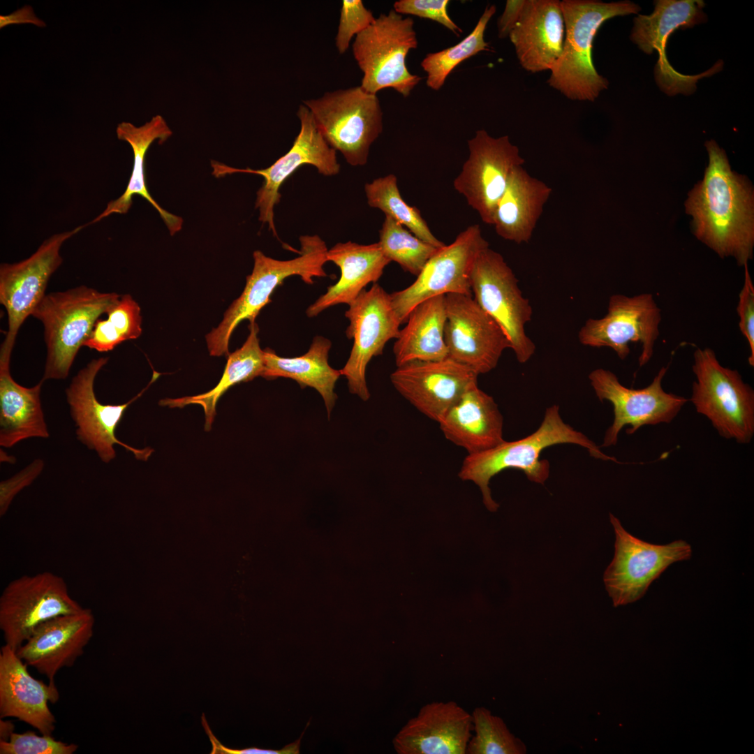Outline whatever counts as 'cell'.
<instances>
[{
    "label": "cell",
    "mask_w": 754,
    "mask_h": 754,
    "mask_svg": "<svg viewBox=\"0 0 754 754\" xmlns=\"http://www.w3.org/2000/svg\"><path fill=\"white\" fill-rule=\"evenodd\" d=\"M120 296L86 286L45 295L31 314L44 327L47 356L43 381L67 378L95 323Z\"/></svg>",
    "instance_id": "5b68a950"
},
{
    "label": "cell",
    "mask_w": 754,
    "mask_h": 754,
    "mask_svg": "<svg viewBox=\"0 0 754 754\" xmlns=\"http://www.w3.org/2000/svg\"><path fill=\"white\" fill-rule=\"evenodd\" d=\"M84 224L45 239L28 258L0 266V303L8 315V330L0 349V364H10L18 331L45 297L50 278L62 263L60 249Z\"/></svg>",
    "instance_id": "8fae6325"
},
{
    "label": "cell",
    "mask_w": 754,
    "mask_h": 754,
    "mask_svg": "<svg viewBox=\"0 0 754 754\" xmlns=\"http://www.w3.org/2000/svg\"><path fill=\"white\" fill-rule=\"evenodd\" d=\"M478 376L448 357L436 361L415 360L397 367L390 380L416 409L439 422L465 392L478 384Z\"/></svg>",
    "instance_id": "7402d4cb"
},
{
    "label": "cell",
    "mask_w": 754,
    "mask_h": 754,
    "mask_svg": "<svg viewBox=\"0 0 754 754\" xmlns=\"http://www.w3.org/2000/svg\"><path fill=\"white\" fill-rule=\"evenodd\" d=\"M561 6L565 25L563 51L547 82L569 99L594 101L608 87L607 80L597 72L593 61L598 31L607 20L637 14L641 8L628 1L563 0Z\"/></svg>",
    "instance_id": "3957f363"
},
{
    "label": "cell",
    "mask_w": 754,
    "mask_h": 754,
    "mask_svg": "<svg viewBox=\"0 0 754 754\" xmlns=\"http://www.w3.org/2000/svg\"><path fill=\"white\" fill-rule=\"evenodd\" d=\"M378 243L390 262L398 263L404 271L416 276L441 249L418 238L388 216H385L379 230Z\"/></svg>",
    "instance_id": "74e56055"
},
{
    "label": "cell",
    "mask_w": 754,
    "mask_h": 754,
    "mask_svg": "<svg viewBox=\"0 0 754 754\" xmlns=\"http://www.w3.org/2000/svg\"><path fill=\"white\" fill-rule=\"evenodd\" d=\"M300 131L292 147L269 167L261 170L238 169L216 161H211L212 175L217 178L237 172L261 175L264 182L256 194L255 207L259 210V221L267 223L273 235L278 237L274 221V209L281 200L279 189L283 182L300 167L314 166L319 173L333 176L340 171L336 150L332 148L320 133L310 110L300 105L297 112Z\"/></svg>",
    "instance_id": "4fadbf2b"
},
{
    "label": "cell",
    "mask_w": 754,
    "mask_h": 754,
    "mask_svg": "<svg viewBox=\"0 0 754 754\" xmlns=\"http://www.w3.org/2000/svg\"><path fill=\"white\" fill-rule=\"evenodd\" d=\"M489 247L478 224L467 227L454 241L439 249L428 260L415 281L407 288L390 294L401 322L419 303L450 293L471 295V275L479 254Z\"/></svg>",
    "instance_id": "9a60e30c"
},
{
    "label": "cell",
    "mask_w": 754,
    "mask_h": 754,
    "mask_svg": "<svg viewBox=\"0 0 754 754\" xmlns=\"http://www.w3.org/2000/svg\"><path fill=\"white\" fill-rule=\"evenodd\" d=\"M17 652L5 644L0 651V718L13 717L42 734H52L56 718L48 703H55L59 693L55 683L33 677Z\"/></svg>",
    "instance_id": "d4e9b609"
},
{
    "label": "cell",
    "mask_w": 754,
    "mask_h": 754,
    "mask_svg": "<svg viewBox=\"0 0 754 754\" xmlns=\"http://www.w3.org/2000/svg\"><path fill=\"white\" fill-rule=\"evenodd\" d=\"M108 360V357H102L90 361L73 377L66 390L70 413L76 427L77 438L87 448L95 451L105 464L110 463L116 457L114 444L120 445L132 452L136 459L146 461L154 452L152 448L137 449L131 447L117 439L115 431L128 406L144 393L159 374L154 371L148 385L129 401L119 405L104 404L96 397L94 381Z\"/></svg>",
    "instance_id": "ac0fdd59"
},
{
    "label": "cell",
    "mask_w": 754,
    "mask_h": 754,
    "mask_svg": "<svg viewBox=\"0 0 754 754\" xmlns=\"http://www.w3.org/2000/svg\"><path fill=\"white\" fill-rule=\"evenodd\" d=\"M445 437L468 454L504 441L503 418L492 397L475 384L467 390L438 422Z\"/></svg>",
    "instance_id": "4316f807"
},
{
    "label": "cell",
    "mask_w": 754,
    "mask_h": 754,
    "mask_svg": "<svg viewBox=\"0 0 754 754\" xmlns=\"http://www.w3.org/2000/svg\"><path fill=\"white\" fill-rule=\"evenodd\" d=\"M117 138L127 142L133 152L132 172L125 191L116 200L108 203L98 216L88 223V226L100 221L112 214H126L133 203V197L139 195L147 200L158 212L171 235L179 232L183 219L162 208L150 195L145 181V162L146 153L156 140L162 144L172 134L163 117L157 114L142 126H135L129 122H121L116 128Z\"/></svg>",
    "instance_id": "f1b7e54d"
},
{
    "label": "cell",
    "mask_w": 754,
    "mask_h": 754,
    "mask_svg": "<svg viewBox=\"0 0 754 754\" xmlns=\"http://www.w3.org/2000/svg\"><path fill=\"white\" fill-rule=\"evenodd\" d=\"M445 295L417 304L409 313L393 346L397 367L407 362L436 361L448 356L444 340Z\"/></svg>",
    "instance_id": "d6a6232c"
},
{
    "label": "cell",
    "mask_w": 754,
    "mask_h": 754,
    "mask_svg": "<svg viewBox=\"0 0 754 754\" xmlns=\"http://www.w3.org/2000/svg\"><path fill=\"white\" fill-rule=\"evenodd\" d=\"M709 164L703 179L688 193L686 212L696 237L722 258L744 266L753 258L754 194L744 177L734 172L723 149L706 142Z\"/></svg>",
    "instance_id": "6da1fadb"
},
{
    "label": "cell",
    "mask_w": 754,
    "mask_h": 754,
    "mask_svg": "<svg viewBox=\"0 0 754 754\" xmlns=\"http://www.w3.org/2000/svg\"><path fill=\"white\" fill-rule=\"evenodd\" d=\"M42 380L26 387L13 380L10 364H0V445L11 448L29 438L50 436L40 401Z\"/></svg>",
    "instance_id": "1f68e13d"
},
{
    "label": "cell",
    "mask_w": 754,
    "mask_h": 754,
    "mask_svg": "<svg viewBox=\"0 0 754 754\" xmlns=\"http://www.w3.org/2000/svg\"><path fill=\"white\" fill-rule=\"evenodd\" d=\"M14 730L15 725L11 721L0 718V741H8Z\"/></svg>",
    "instance_id": "c3c4849f"
},
{
    "label": "cell",
    "mask_w": 754,
    "mask_h": 754,
    "mask_svg": "<svg viewBox=\"0 0 754 754\" xmlns=\"http://www.w3.org/2000/svg\"><path fill=\"white\" fill-rule=\"evenodd\" d=\"M475 735L467 746L468 754H524V742L512 734L505 722L487 709L476 707L472 713Z\"/></svg>",
    "instance_id": "f35d334b"
},
{
    "label": "cell",
    "mask_w": 754,
    "mask_h": 754,
    "mask_svg": "<svg viewBox=\"0 0 754 754\" xmlns=\"http://www.w3.org/2000/svg\"><path fill=\"white\" fill-rule=\"evenodd\" d=\"M471 286L473 299L507 335L518 362H528L535 351L525 331L533 309L501 253L488 247L479 254L472 269Z\"/></svg>",
    "instance_id": "9c48e42d"
},
{
    "label": "cell",
    "mask_w": 754,
    "mask_h": 754,
    "mask_svg": "<svg viewBox=\"0 0 754 754\" xmlns=\"http://www.w3.org/2000/svg\"><path fill=\"white\" fill-rule=\"evenodd\" d=\"M654 5L651 14H639L634 18L630 39L646 54L658 52L655 77L661 90L670 96L690 94L695 91L697 81L716 73L720 64L700 75H683L671 66L665 48L675 30L691 28L707 20L703 11L705 3L702 0H657Z\"/></svg>",
    "instance_id": "ffe728a7"
},
{
    "label": "cell",
    "mask_w": 754,
    "mask_h": 754,
    "mask_svg": "<svg viewBox=\"0 0 754 754\" xmlns=\"http://www.w3.org/2000/svg\"><path fill=\"white\" fill-rule=\"evenodd\" d=\"M40 459L34 460L25 468L0 483V515L3 516L15 496L24 487L30 485L43 468Z\"/></svg>",
    "instance_id": "ee69618b"
},
{
    "label": "cell",
    "mask_w": 754,
    "mask_h": 754,
    "mask_svg": "<svg viewBox=\"0 0 754 754\" xmlns=\"http://www.w3.org/2000/svg\"><path fill=\"white\" fill-rule=\"evenodd\" d=\"M661 320L660 309L652 294H615L609 297L607 313L601 318L588 319L578 338L584 346L612 349L621 360L628 356L630 343H640L638 362L643 367L653 356Z\"/></svg>",
    "instance_id": "d6986e66"
},
{
    "label": "cell",
    "mask_w": 754,
    "mask_h": 754,
    "mask_svg": "<svg viewBox=\"0 0 754 754\" xmlns=\"http://www.w3.org/2000/svg\"><path fill=\"white\" fill-rule=\"evenodd\" d=\"M472 715L454 701L421 707L393 739L399 754H465L471 737Z\"/></svg>",
    "instance_id": "cb8c5ba5"
},
{
    "label": "cell",
    "mask_w": 754,
    "mask_h": 754,
    "mask_svg": "<svg viewBox=\"0 0 754 754\" xmlns=\"http://www.w3.org/2000/svg\"><path fill=\"white\" fill-rule=\"evenodd\" d=\"M552 192L522 166L512 172L494 214L496 234L518 244L528 243Z\"/></svg>",
    "instance_id": "f546056e"
},
{
    "label": "cell",
    "mask_w": 754,
    "mask_h": 754,
    "mask_svg": "<svg viewBox=\"0 0 754 754\" xmlns=\"http://www.w3.org/2000/svg\"><path fill=\"white\" fill-rule=\"evenodd\" d=\"M561 443L578 445L594 458L620 463L614 457L603 453L586 435L564 422L559 406L554 405L546 409L542 422L533 433L517 441H504L487 450L468 454L458 475L463 480L475 483L481 490L486 508L495 512L498 504L491 496V478L503 470L515 468L522 471L529 480L543 484L549 475V463L540 459V454L545 448Z\"/></svg>",
    "instance_id": "7a4b0ae2"
},
{
    "label": "cell",
    "mask_w": 754,
    "mask_h": 754,
    "mask_svg": "<svg viewBox=\"0 0 754 754\" xmlns=\"http://www.w3.org/2000/svg\"><path fill=\"white\" fill-rule=\"evenodd\" d=\"M445 305L444 340L448 357L478 375L494 369L503 352L510 348L500 325L471 295H445Z\"/></svg>",
    "instance_id": "44dd1931"
},
{
    "label": "cell",
    "mask_w": 754,
    "mask_h": 754,
    "mask_svg": "<svg viewBox=\"0 0 754 754\" xmlns=\"http://www.w3.org/2000/svg\"><path fill=\"white\" fill-rule=\"evenodd\" d=\"M202 725L212 744L211 754H298L302 735L295 741L286 745L280 750L258 748L256 747L243 749H232L223 746L214 736L204 714L202 715Z\"/></svg>",
    "instance_id": "f6af8a7d"
},
{
    "label": "cell",
    "mask_w": 754,
    "mask_h": 754,
    "mask_svg": "<svg viewBox=\"0 0 754 754\" xmlns=\"http://www.w3.org/2000/svg\"><path fill=\"white\" fill-rule=\"evenodd\" d=\"M332 346L330 339L320 335L314 337L308 351L294 357H281L270 349L263 350L264 369L261 376L267 380L278 378L296 381L301 388L315 389L323 398L328 417L337 399L334 392L336 383L341 375L328 362Z\"/></svg>",
    "instance_id": "4dcf8cb0"
},
{
    "label": "cell",
    "mask_w": 754,
    "mask_h": 754,
    "mask_svg": "<svg viewBox=\"0 0 754 754\" xmlns=\"http://www.w3.org/2000/svg\"><path fill=\"white\" fill-rule=\"evenodd\" d=\"M564 36L560 1L526 0L508 37L522 67L538 73L551 71L562 53Z\"/></svg>",
    "instance_id": "484cf974"
},
{
    "label": "cell",
    "mask_w": 754,
    "mask_h": 754,
    "mask_svg": "<svg viewBox=\"0 0 754 754\" xmlns=\"http://www.w3.org/2000/svg\"><path fill=\"white\" fill-rule=\"evenodd\" d=\"M327 261L341 270V276L327 287L306 310L309 318H314L324 310L339 304L349 305L370 283H375L390 263L378 242L360 244L353 242L337 243L327 254Z\"/></svg>",
    "instance_id": "83f0119b"
},
{
    "label": "cell",
    "mask_w": 754,
    "mask_h": 754,
    "mask_svg": "<svg viewBox=\"0 0 754 754\" xmlns=\"http://www.w3.org/2000/svg\"><path fill=\"white\" fill-rule=\"evenodd\" d=\"M249 328L246 341L240 348L228 355L223 376L213 389L198 395L164 399L159 404L170 408H183L189 404L201 406L205 413V430L209 431L216 415L217 401L223 393L237 383L261 376L263 371V350L260 348L258 337V326L255 322L251 323Z\"/></svg>",
    "instance_id": "836d02e7"
},
{
    "label": "cell",
    "mask_w": 754,
    "mask_h": 754,
    "mask_svg": "<svg viewBox=\"0 0 754 754\" xmlns=\"http://www.w3.org/2000/svg\"><path fill=\"white\" fill-rule=\"evenodd\" d=\"M95 618L92 611L63 614L39 625L17 650L28 665L54 683L57 673L74 665L94 635Z\"/></svg>",
    "instance_id": "603a6c76"
},
{
    "label": "cell",
    "mask_w": 754,
    "mask_h": 754,
    "mask_svg": "<svg viewBox=\"0 0 754 754\" xmlns=\"http://www.w3.org/2000/svg\"><path fill=\"white\" fill-rule=\"evenodd\" d=\"M348 306L345 316L350 323L346 334L353 339V345L340 372L348 381L349 392L367 401L370 398L367 365L374 357L383 353L387 341L399 337L401 324L390 294L377 283L363 290Z\"/></svg>",
    "instance_id": "5bb4252c"
},
{
    "label": "cell",
    "mask_w": 754,
    "mask_h": 754,
    "mask_svg": "<svg viewBox=\"0 0 754 754\" xmlns=\"http://www.w3.org/2000/svg\"><path fill=\"white\" fill-rule=\"evenodd\" d=\"M82 607L65 580L51 572L25 575L10 582L0 597V629L6 644L17 650L41 623Z\"/></svg>",
    "instance_id": "30bf717a"
},
{
    "label": "cell",
    "mask_w": 754,
    "mask_h": 754,
    "mask_svg": "<svg viewBox=\"0 0 754 754\" xmlns=\"http://www.w3.org/2000/svg\"><path fill=\"white\" fill-rule=\"evenodd\" d=\"M299 239V256L293 259L276 260L259 250L253 252V268L242 293L227 309L219 326L205 337L210 355L230 354L229 340L235 327L244 320L255 323L260 311L271 301L272 293L286 279L297 275L311 285L313 278L327 276L324 265L328 262V249L324 240L317 235H302Z\"/></svg>",
    "instance_id": "277c9868"
},
{
    "label": "cell",
    "mask_w": 754,
    "mask_h": 754,
    "mask_svg": "<svg viewBox=\"0 0 754 754\" xmlns=\"http://www.w3.org/2000/svg\"><path fill=\"white\" fill-rule=\"evenodd\" d=\"M327 143L348 164L364 165L370 147L383 131V112L376 94L360 86L326 92L304 101Z\"/></svg>",
    "instance_id": "ba28073f"
},
{
    "label": "cell",
    "mask_w": 754,
    "mask_h": 754,
    "mask_svg": "<svg viewBox=\"0 0 754 754\" xmlns=\"http://www.w3.org/2000/svg\"><path fill=\"white\" fill-rule=\"evenodd\" d=\"M496 10L494 5L487 6L471 33L461 41L424 57L420 65L427 73L426 83L428 87L435 91L439 90L449 74L461 62L480 52L489 50V45L485 40V32Z\"/></svg>",
    "instance_id": "d590c367"
},
{
    "label": "cell",
    "mask_w": 754,
    "mask_h": 754,
    "mask_svg": "<svg viewBox=\"0 0 754 754\" xmlns=\"http://www.w3.org/2000/svg\"><path fill=\"white\" fill-rule=\"evenodd\" d=\"M19 23H31L40 27H45V23L35 15L29 6H25L8 15L0 16L1 28L10 24Z\"/></svg>",
    "instance_id": "7dc6e473"
},
{
    "label": "cell",
    "mask_w": 754,
    "mask_h": 754,
    "mask_svg": "<svg viewBox=\"0 0 754 754\" xmlns=\"http://www.w3.org/2000/svg\"><path fill=\"white\" fill-rule=\"evenodd\" d=\"M667 370L668 366L661 367L652 382L642 389L625 387L613 372L605 369L590 373L591 385L598 399L613 406L614 420L602 447L615 445L625 426H630L626 433L633 434L643 426L668 424L676 417L688 399L664 390L662 382Z\"/></svg>",
    "instance_id": "e0dca14e"
},
{
    "label": "cell",
    "mask_w": 754,
    "mask_h": 754,
    "mask_svg": "<svg viewBox=\"0 0 754 754\" xmlns=\"http://www.w3.org/2000/svg\"><path fill=\"white\" fill-rule=\"evenodd\" d=\"M375 19L361 0H343L335 38L339 52L343 54L348 49L352 38L367 29Z\"/></svg>",
    "instance_id": "60d3db41"
},
{
    "label": "cell",
    "mask_w": 754,
    "mask_h": 754,
    "mask_svg": "<svg viewBox=\"0 0 754 754\" xmlns=\"http://www.w3.org/2000/svg\"><path fill=\"white\" fill-rule=\"evenodd\" d=\"M468 157L453 186L483 223L493 225L498 202L510 177L525 159L508 135L494 138L483 129L468 141Z\"/></svg>",
    "instance_id": "2e32d148"
},
{
    "label": "cell",
    "mask_w": 754,
    "mask_h": 754,
    "mask_svg": "<svg viewBox=\"0 0 754 754\" xmlns=\"http://www.w3.org/2000/svg\"><path fill=\"white\" fill-rule=\"evenodd\" d=\"M526 0H508L502 15L497 23L498 36L500 38L508 37L517 23Z\"/></svg>",
    "instance_id": "bcb514c9"
},
{
    "label": "cell",
    "mask_w": 754,
    "mask_h": 754,
    "mask_svg": "<svg viewBox=\"0 0 754 754\" xmlns=\"http://www.w3.org/2000/svg\"><path fill=\"white\" fill-rule=\"evenodd\" d=\"M417 47L414 21L394 10L381 14L367 29L355 36L353 52L363 73L361 87L376 94L392 88L408 97L422 77L411 73L406 58Z\"/></svg>",
    "instance_id": "52a82bcc"
},
{
    "label": "cell",
    "mask_w": 754,
    "mask_h": 754,
    "mask_svg": "<svg viewBox=\"0 0 754 754\" xmlns=\"http://www.w3.org/2000/svg\"><path fill=\"white\" fill-rule=\"evenodd\" d=\"M106 315L105 319L100 318L96 321L84 346L101 353L108 352L123 341L140 336V308L131 295H121Z\"/></svg>",
    "instance_id": "8d00e7d4"
},
{
    "label": "cell",
    "mask_w": 754,
    "mask_h": 754,
    "mask_svg": "<svg viewBox=\"0 0 754 754\" xmlns=\"http://www.w3.org/2000/svg\"><path fill=\"white\" fill-rule=\"evenodd\" d=\"M448 0H399L394 2V10L399 14H408L427 18L442 24L455 35L462 32L448 13Z\"/></svg>",
    "instance_id": "b9f144b4"
},
{
    "label": "cell",
    "mask_w": 754,
    "mask_h": 754,
    "mask_svg": "<svg viewBox=\"0 0 754 754\" xmlns=\"http://www.w3.org/2000/svg\"><path fill=\"white\" fill-rule=\"evenodd\" d=\"M364 191L369 206L379 209L424 242L437 248L445 246L433 235L420 211L404 200L394 175L390 174L367 183Z\"/></svg>",
    "instance_id": "e575fe53"
},
{
    "label": "cell",
    "mask_w": 754,
    "mask_h": 754,
    "mask_svg": "<svg viewBox=\"0 0 754 754\" xmlns=\"http://www.w3.org/2000/svg\"><path fill=\"white\" fill-rule=\"evenodd\" d=\"M692 370L695 380L690 401L719 435L741 444L754 435V390L736 369L723 367L714 351L697 348Z\"/></svg>",
    "instance_id": "8992f818"
},
{
    "label": "cell",
    "mask_w": 754,
    "mask_h": 754,
    "mask_svg": "<svg viewBox=\"0 0 754 754\" xmlns=\"http://www.w3.org/2000/svg\"><path fill=\"white\" fill-rule=\"evenodd\" d=\"M744 266V282L739 295L737 311L739 318V330L749 345L748 364L754 367V285L749 274L748 264Z\"/></svg>",
    "instance_id": "7bdbcfd3"
},
{
    "label": "cell",
    "mask_w": 754,
    "mask_h": 754,
    "mask_svg": "<svg viewBox=\"0 0 754 754\" xmlns=\"http://www.w3.org/2000/svg\"><path fill=\"white\" fill-rule=\"evenodd\" d=\"M609 518L616 536L615 551L603 580L614 607L640 599L671 564L692 556L690 545L683 540L666 545L649 543L629 533L612 514Z\"/></svg>",
    "instance_id": "7c38bea8"
},
{
    "label": "cell",
    "mask_w": 754,
    "mask_h": 754,
    "mask_svg": "<svg viewBox=\"0 0 754 754\" xmlns=\"http://www.w3.org/2000/svg\"><path fill=\"white\" fill-rule=\"evenodd\" d=\"M77 748V744L58 741L52 734L39 736L32 731L14 732L8 741H0L1 754H72Z\"/></svg>",
    "instance_id": "ab89813d"
}]
</instances>
